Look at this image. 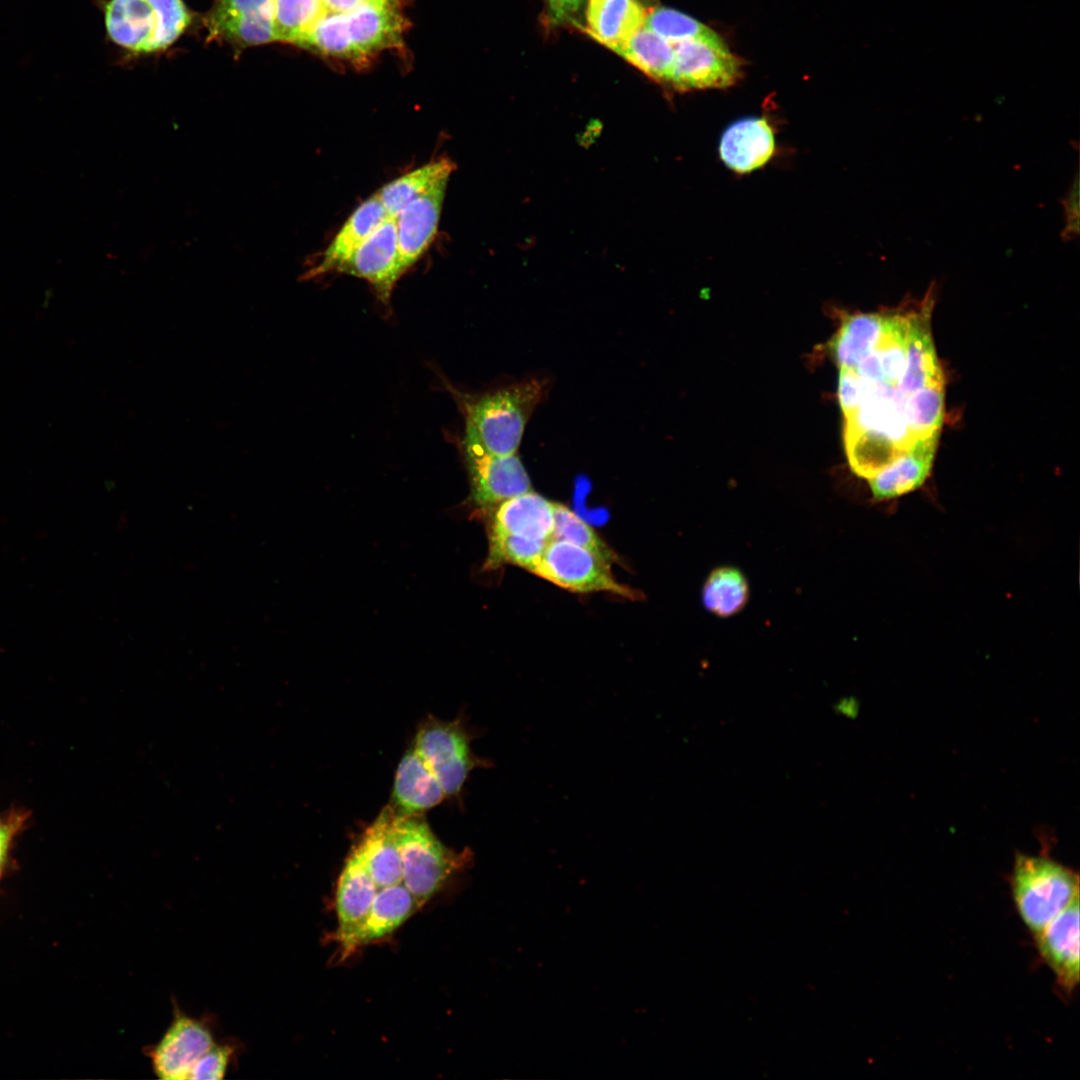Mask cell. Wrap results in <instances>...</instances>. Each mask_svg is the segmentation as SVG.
I'll list each match as a JSON object with an SVG mask.
<instances>
[{
    "label": "cell",
    "mask_w": 1080,
    "mask_h": 1080,
    "mask_svg": "<svg viewBox=\"0 0 1080 1080\" xmlns=\"http://www.w3.org/2000/svg\"><path fill=\"white\" fill-rule=\"evenodd\" d=\"M545 393L544 380L527 378L464 400L465 434L492 454L517 453L528 420Z\"/></svg>",
    "instance_id": "6da1fadb"
},
{
    "label": "cell",
    "mask_w": 1080,
    "mask_h": 1080,
    "mask_svg": "<svg viewBox=\"0 0 1080 1080\" xmlns=\"http://www.w3.org/2000/svg\"><path fill=\"white\" fill-rule=\"evenodd\" d=\"M1009 883L1017 913L1033 937L1079 895L1078 873L1048 855L1016 853Z\"/></svg>",
    "instance_id": "7a4b0ae2"
},
{
    "label": "cell",
    "mask_w": 1080,
    "mask_h": 1080,
    "mask_svg": "<svg viewBox=\"0 0 1080 1080\" xmlns=\"http://www.w3.org/2000/svg\"><path fill=\"white\" fill-rule=\"evenodd\" d=\"M190 19L182 0H110L105 5L109 37L137 53L169 47L182 35Z\"/></svg>",
    "instance_id": "3957f363"
},
{
    "label": "cell",
    "mask_w": 1080,
    "mask_h": 1080,
    "mask_svg": "<svg viewBox=\"0 0 1080 1080\" xmlns=\"http://www.w3.org/2000/svg\"><path fill=\"white\" fill-rule=\"evenodd\" d=\"M392 834L402 862V883L421 908L464 864L468 855L445 847L426 822L393 816Z\"/></svg>",
    "instance_id": "277c9868"
},
{
    "label": "cell",
    "mask_w": 1080,
    "mask_h": 1080,
    "mask_svg": "<svg viewBox=\"0 0 1080 1080\" xmlns=\"http://www.w3.org/2000/svg\"><path fill=\"white\" fill-rule=\"evenodd\" d=\"M530 572L574 592L606 591L628 599L640 597L638 591L616 581L609 564L563 539H550Z\"/></svg>",
    "instance_id": "5b68a950"
},
{
    "label": "cell",
    "mask_w": 1080,
    "mask_h": 1080,
    "mask_svg": "<svg viewBox=\"0 0 1080 1080\" xmlns=\"http://www.w3.org/2000/svg\"><path fill=\"white\" fill-rule=\"evenodd\" d=\"M469 743L470 736L457 721L430 718L417 732L414 750L431 769L445 795L458 794L475 767L489 766L473 754Z\"/></svg>",
    "instance_id": "8992f818"
},
{
    "label": "cell",
    "mask_w": 1080,
    "mask_h": 1080,
    "mask_svg": "<svg viewBox=\"0 0 1080 1080\" xmlns=\"http://www.w3.org/2000/svg\"><path fill=\"white\" fill-rule=\"evenodd\" d=\"M465 462L470 476L472 498L481 507L497 506L514 496L531 491V481L517 453L495 455L475 438L465 434Z\"/></svg>",
    "instance_id": "52a82bcc"
},
{
    "label": "cell",
    "mask_w": 1080,
    "mask_h": 1080,
    "mask_svg": "<svg viewBox=\"0 0 1080 1080\" xmlns=\"http://www.w3.org/2000/svg\"><path fill=\"white\" fill-rule=\"evenodd\" d=\"M671 84L681 90L724 88L741 73V63L719 39H693L674 45Z\"/></svg>",
    "instance_id": "ba28073f"
},
{
    "label": "cell",
    "mask_w": 1080,
    "mask_h": 1080,
    "mask_svg": "<svg viewBox=\"0 0 1080 1080\" xmlns=\"http://www.w3.org/2000/svg\"><path fill=\"white\" fill-rule=\"evenodd\" d=\"M214 1043L205 1023L175 1009L171 1024L147 1055L159 1079L187 1080L194 1065Z\"/></svg>",
    "instance_id": "9c48e42d"
},
{
    "label": "cell",
    "mask_w": 1080,
    "mask_h": 1080,
    "mask_svg": "<svg viewBox=\"0 0 1080 1080\" xmlns=\"http://www.w3.org/2000/svg\"><path fill=\"white\" fill-rule=\"evenodd\" d=\"M336 272L365 279L377 298L388 305L395 283L406 272L398 250L395 219L387 218Z\"/></svg>",
    "instance_id": "30bf717a"
},
{
    "label": "cell",
    "mask_w": 1080,
    "mask_h": 1080,
    "mask_svg": "<svg viewBox=\"0 0 1080 1080\" xmlns=\"http://www.w3.org/2000/svg\"><path fill=\"white\" fill-rule=\"evenodd\" d=\"M206 27L210 39L240 47L276 41L273 0H215Z\"/></svg>",
    "instance_id": "8fae6325"
},
{
    "label": "cell",
    "mask_w": 1080,
    "mask_h": 1080,
    "mask_svg": "<svg viewBox=\"0 0 1080 1080\" xmlns=\"http://www.w3.org/2000/svg\"><path fill=\"white\" fill-rule=\"evenodd\" d=\"M906 395L885 382H869L862 404L845 417L844 432H864L880 437L906 452L917 440L904 414ZM919 439V438H918Z\"/></svg>",
    "instance_id": "7c38bea8"
},
{
    "label": "cell",
    "mask_w": 1080,
    "mask_h": 1080,
    "mask_svg": "<svg viewBox=\"0 0 1080 1080\" xmlns=\"http://www.w3.org/2000/svg\"><path fill=\"white\" fill-rule=\"evenodd\" d=\"M345 14L358 64L383 50L400 46L407 28L401 0H369Z\"/></svg>",
    "instance_id": "4fadbf2b"
},
{
    "label": "cell",
    "mask_w": 1080,
    "mask_h": 1080,
    "mask_svg": "<svg viewBox=\"0 0 1080 1080\" xmlns=\"http://www.w3.org/2000/svg\"><path fill=\"white\" fill-rule=\"evenodd\" d=\"M1039 956L1056 979L1059 990L1071 996L1079 984V895L1039 934L1034 936Z\"/></svg>",
    "instance_id": "5bb4252c"
},
{
    "label": "cell",
    "mask_w": 1080,
    "mask_h": 1080,
    "mask_svg": "<svg viewBox=\"0 0 1080 1080\" xmlns=\"http://www.w3.org/2000/svg\"><path fill=\"white\" fill-rule=\"evenodd\" d=\"M450 176L443 177L409 201L395 218L402 265L409 269L433 242Z\"/></svg>",
    "instance_id": "9a60e30c"
},
{
    "label": "cell",
    "mask_w": 1080,
    "mask_h": 1080,
    "mask_svg": "<svg viewBox=\"0 0 1080 1080\" xmlns=\"http://www.w3.org/2000/svg\"><path fill=\"white\" fill-rule=\"evenodd\" d=\"M555 503L528 491L496 506L489 541L519 536L549 541L554 530Z\"/></svg>",
    "instance_id": "2e32d148"
},
{
    "label": "cell",
    "mask_w": 1080,
    "mask_h": 1080,
    "mask_svg": "<svg viewBox=\"0 0 1080 1080\" xmlns=\"http://www.w3.org/2000/svg\"><path fill=\"white\" fill-rule=\"evenodd\" d=\"M932 288L929 289L921 309L911 312L903 373L896 388L909 395L932 382L944 380L930 330V314L933 307Z\"/></svg>",
    "instance_id": "e0dca14e"
},
{
    "label": "cell",
    "mask_w": 1080,
    "mask_h": 1080,
    "mask_svg": "<svg viewBox=\"0 0 1080 1080\" xmlns=\"http://www.w3.org/2000/svg\"><path fill=\"white\" fill-rule=\"evenodd\" d=\"M775 150L772 127L765 118L748 117L733 122L722 134L719 155L737 173H749L764 166Z\"/></svg>",
    "instance_id": "ac0fdd59"
},
{
    "label": "cell",
    "mask_w": 1080,
    "mask_h": 1080,
    "mask_svg": "<svg viewBox=\"0 0 1080 1080\" xmlns=\"http://www.w3.org/2000/svg\"><path fill=\"white\" fill-rule=\"evenodd\" d=\"M939 433L917 439L894 462L869 479L875 500H890L921 487L930 475Z\"/></svg>",
    "instance_id": "d6986e66"
},
{
    "label": "cell",
    "mask_w": 1080,
    "mask_h": 1080,
    "mask_svg": "<svg viewBox=\"0 0 1080 1080\" xmlns=\"http://www.w3.org/2000/svg\"><path fill=\"white\" fill-rule=\"evenodd\" d=\"M378 888L354 847L339 877L336 890L338 930L342 945L365 921Z\"/></svg>",
    "instance_id": "ffe728a7"
},
{
    "label": "cell",
    "mask_w": 1080,
    "mask_h": 1080,
    "mask_svg": "<svg viewBox=\"0 0 1080 1080\" xmlns=\"http://www.w3.org/2000/svg\"><path fill=\"white\" fill-rule=\"evenodd\" d=\"M387 218L379 197L373 194L352 212L323 252L321 260L303 278L307 280L336 271Z\"/></svg>",
    "instance_id": "44dd1931"
},
{
    "label": "cell",
    "mask_w": 1080,
    "mask_h": 1080,
    "mask_svg": "<svg viewBox=\"0 0 1080 1080\" xmlns=\"http://www.w3.org/2000/svg\"><path fill=\"white\" fill-rule=\"evenodd\" d=\"M420 909L403 883L378 889L363 924L341 945L343 954L383 938Z\"/></svg>",
    "instance_id": "7402d4cb"
},
{
    "label": "cell",
    "mask_w": 1080,
    "mask_h": 1080,
    "mask_svg": "<svg viewBox=\"0 0 1080 1080\" xmlns=\"http://www.w3.org/2000/svg\"><path fill=\"white\" fill-rule=\"evenodd\" d=\"M647 11L636 0H587V26L580 29L608 48L643 27Z\"/></svg>",
    "instance_id": "603a6c76"
},
{
    "label": "cell",
    "mask_w": 1080,
    "mask_h": 1080,
    "mask_svg": "<svg viewBox=\"0 0 1080 1080\" xmlns=\"http://www.w3.org/2000/svg\"><path fill=\"white\" fill-rule=\"evenodd\" d=\"M393 816L385 808L355 847L378 889L402 883L401 857L391 829Z\"/></svg>",
    "instance_id": "cb8c5ba5"
},
{
    "label": "cell",
    "mask_w": 1080,
    "mask_h": 1080,
    "mask_svg": "<svg viewBox=\"0 0 1080 1080\" xmlns=\"http://www.w3.org/2000/svg\"><path fill=\"white\" fill-rule=\"evenodd\" d=\"M445 793L425 761L414 750L402 758L394 781L393 798L404 815H414L438 805Z\"/></svg>",
    "instance_id": "d4e9b609"
},
{
    "label": "cell",
    "mask_w": 1080,
    "mask_h": 1080,
    "mask_svg": "<svg viewBox=\"0 0 1080 1080\" xmlns=\"http://www.w3.org/2000/svg\"><path fill=\"white\" fill-rule=\"evenodd\" d=\"M886 314L854 313L842 318L841 326L828 346L839 368L855 369L879 344L884 334Z\"/></svg>",
    "instance_id": "484cf974"
},
{
    "label": "cell",
    "mask_w": 1080,
    "mask_h": 1080,
    "mask_svg": "<svg viewBox=\"0 0 1080 1080\" xmlns=\"http://www.w3.org/2000/svg\"><path fill=\"white\" fill-rule=\"evenodd\" d=\"M608 49L638 68L650 78L671 84L675 49L652 30L641 27L625 41Z\"/></svg>",
    "instance_id": "4316f807"
},
{
    "label": "cell",
    "mask_w": 1080,
    "mask_h": 1080,
    "mask_svg": "<svg viewBox=\"0 0 1080 1080\" xmlns=\"http://www.w3.org/2000/svg\"><path fill=\"white\" fill-rule=\"evenodd\" d=\"M455 168L448 158L430 161L383 185L377 192L389 218L395 219L402 208L438 180L450 176Z\"/></svg>",
    "instance_id": "83f0119b"
},
{
    "label": "cell",
    "mask_w": 1080,
    "mask_h": 1080,
    "mask_svg": "<svg viewBox=\"0 0 1080 1080\" xmlns=\"http://www.w3.org/2000/svg\"><path fill=\"white\" fill-rule=\"evenodd\" d=\"M750 588L744 573L732 566H720L706 577L701 599L713 615L728 618L741 612L749 601Z\"/></svg>",
    "instance_id": "f1b7e54d"
},
{
    "label": "cell",
    "mask_w": 1080,
    "mask_h": 1080,
    "mask_svg": "<svg viewBox=\"0 0 1080 1080\" xmlns=\"http://www.w3.org/2000/svg\"><path fill=\"white\" fill-rule=\"evenodd\" d=\"M903 409L916 439L940 433L944 418V380L932 382L907 395Z\"/></svg>",
    "instance_id": "f546056e"
},
{
    "label": "cell",
    "mask_w": 1080,
    "mask_h": 1080,
    "mask_svg": "<svg viewBox=\"0 0 1080 1080\" xmlns=\"http://www.w3.org/2000/svg\"><path fill=\"white\" fill-rule=\"evenodd\" d=\"M299 46L321 56L358 64L355 49L349 38L345 13L326 11L311 27Z\"/></svg>",
    "instance_id": "4dcf8cb0"
},
{
    "label": "cell",
    "mask_w": 1080,
    "mask_h": 1080,
    "mask_svg": "<svg viewBox=\"0 0 1080 1080\" xmlns=\"http://www.w3.org/2000/svg\"><path fill=\"white\" fill-rule=\"evenodd\" d=\"M276 41L297 46L326 12L322 0H273Z\"/></svg>",
    "instance_id": "1f68e13d"
},
{
    "label": "cell",
    "mask_w": 1080,
    "mask_h": 1080,
    "mask_svg": "<svg viewBox=\"0 0 1080 1080\" xmlns=\"http://www.w3.org/2000/svg\"><path fill=\"white\" fill-rule=\"evenodd\" d=\"M644 27L652 30L672 45L693 39H719L711 28L691 16L666 7H651Z\"/></svg>",
    "instance_id": "d6a6232c"
},
{
    "label": "cell",
    "mask_w": 1080,
    "mask_h": 1080,
    "mask_svg": "<svg viewBox=\"0 0 1080 1080\" xmlns=\"http://www.w3.org/2000/svg\"><path fill=\"white\" fill-rule=\"evenodd\" d=\"M552 539H563L579 545L609 565L617 560L616 554L594 529L560 503H555Z\"/></svg>",
    "instance_id": "836d02e7"
},
{
    "label": "cell",
    "mask_w": 1080,
    "mask_h": 1080,
    "mask_svg": "<svg viewBox=\"0 0 1080 1080\" xmlns=\"http://www.w3.org/2000/svg\"><path fill=\"white\" fill-rule=\"evenodd\" d=\"M548 541L519 536H506L489 541L488 567L511 563L532 570Z\"/></svg>",
    "instance_id": "e575fe53"
},
{
    "label": "cell",
    "mask_w": 1080,
    "mask_h": 1080,
    "mask_svg": "<svg viewBox=\"0 0 1080 1080\" xmlns=\"http://www.w3.org/2000/svg\"><path fill=\"white\" fill-rule=\"evenodd\" d=\"M234 1048L229 1044L214 1043L197 1061L191 1070L189 1080H220L227 1072Z\"/></svg>",
    "instance_id": "d590c367"
},
{
    "label": "cell",
    "mask_w": 1080,
    "mask_h": 1080,
    "mask_svg": "<svg viewBox=\"0 0 1080 1080\" xmlns=\"http://www.w3.org/2000/svg\"><path fill=\"white\" fill-rule=\"evenodd\" d=\"M869 382L864 380L855 369L840 368L838 380V400L844 417L851 415L865 400Z\"/></svg>",
    "instance_id": "8d00e7d4"
},
{
    "label": "cell",
    "mask_w": 1080,
    "mask_h": 1080,
    "mask_svg": "<svg viewBox=\"0 0 1080 1080\" xmlns=\"http://www.w3.org/2000/svg\"><path fill=\"white\" fill-rule=\"evenodd\" d=\"M1065 214V227L1062 231V238L1065 241L1075 239L1079 234V176L1075 175L1073 184L1071 185L1067 195L1061 200Z\"/></svg>",
    "instance_id": "74e56055"
},
{
    "label": "cell",
    "mask_w": 1080,
    "mask_h": 1080,
    "mask_svg": "<svg viewBox=\"0 0 1080 1080\" xmlns=\"http://www.w3.org/2000/svg\"><path fill=\"white\" fill-rule=\"evenodd\" d=\"M551 22L575 23L574 16L587 0H545Z\"/></svg>",
    "instance_id": "f35d334b"
},
{
    "label": "cell",
    "mask_w": 1080,
    "mask_h": 1080,
    "mask_svg": "<svg viewBox=\"0 0 1080 1080\" xmlns=\"http://www.w3.org/2000/svg\"><path fill=\"white\" fill-rule=\"evenodd\" d=\"M369 0H322L325 11L349 13Z\"/></svg>",
    "instance_id": "ab89813d"
},
{
    "label": "cell",
    "mask_w": 1080,
    "mask_h": 1080,
    "mask_svg": "<svg viewBox=\"0 0 1080 1080\" xmlns=\"http://www.w3.org/2000/svg\"><path fill=\"white\" fill-rule=\"evenodd\" d=\"M9 842V830L0 823V870L4 862Z\"/></svg>",
    "instance_id": "60d3db41"
},
{
    "label": "cell",
    "mask_w": 1080,
    "mask_h": 1080,
    "mask_svg": "<svg viewBox=\"0 0 1080 1080\" xmlns=\"http://www.w3.org/2000/svg\"><path fill=\"white\" fill-rule=\"evenodd\" d=\"M636 1H638L639 3H641V4H642V5L644 6V7H646V8H647L648 6H651V5H653V4L655 3V0H636Z\"/></svg>",
    "instance_id": "b9f144b4"
}]
</instances>
